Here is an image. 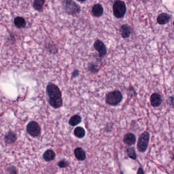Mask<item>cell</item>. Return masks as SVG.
<instances>
[{
  "label": "cell",
  "mask_w": 174,
  "mask_h": 174,
  "mask_svg": "<svg viewBox=\"0 0 174 174\" xmlns=\"http://www.w3.org/2000/svg\"><path fill=\"white\" fill-rule=\"evenodd\" d=\"M121 36L123 38H127L130 36L132 32V29L130 26L125 24L122 25L120 28Z\"/></svg>",
  "instance_id": "obj_12"
},
{
  "label": "cell",
  "mask_w": 174,
  "mask_h": 174,
  "mask_svg": "<svg viewBox=\"0 0 174 174\" xmlns=\"http://www.w3.org/2000/svg\"><path fill=\"white\" fill-rule=\"evenodd\" d=\"M50 105L54 108H59L62 105V99L61 98H50L49 101Z\"/></svg>",
  "instance_id": "obj_16"
},
{
  "label": "cell",
  "mask_w": 174,
  "mask_h": 174,
  "mask_svg": "<svg viewBox=\"0 0 174 174\" xmlns=\"http://www.w3.org/2000/svg\"><path fill=\"white\" fill-rule=\"evenodd\" d=\"M15 26L18 28L24 27L26 26V22L24 18L20 16H17L14 19Z\"/></svg>",
  "instance_id": "obj_19"
},
{
  "label": "cell",
  "mask_w": 174,
  "mask_h": 174,
  "mask_svg": "<svg viewBox=\"0 0 174 174\" xmlns=\"http://www.w3.org/2000/svg\"><path fill=\"white\" fill-rule=\"evenodd\" d=\"M78 1H79V2H85V1H86V0H78Z\"/></svg>",
  "instance_id": "obj_27"
},
{
  "label": "cell",
  "mask_w": 174,
  "mask_h": 174,
  "mask_svg": "<svg viewBox=\"0 0 174 174\" xmlns=\"http://www.w3.org/2000/svg\"><path fill=\"white\" fill-rule=\"evenodd\" d=\"M6 171L9 174H18V171L15 166H9L7 168Z\"/></svg>",
  "instance_id": "obj_24"
},
{
  "label": "cell",
  "mask_w": 174,
  "mask_h": 174,
  "mask_svg": "<svg viewBox=\"0 0 174 174\" xmlns=\"http://www.w3.org/2000/svg\"><path fill=\"white\" fill-rule=\"evenodd\" d=\"M171 18L170 15L168 13H162L159 15V16L157 17V21L159 24H165L169 23Z\"/></svg>",
  "instance_id": "obj_13"
},
{
  "label": "cell",
  "mask_w": 174,
  "mask_h": 174,
  "mask_svg": "<svg viewBox=\"0 0 174 174\" xmlns=\"http://www.w3.org/2000/svg\"><path fill=\"white\" fill-rule=\"evenodd\" d=\"M127 153L128 156L132 160H136L137 157L136 154V150L134 148L131 147L127 149Z\"/></svg>",
  "instance_id": "obj_22"
},
{
  "label": "cell",
  "mask_w": 174,
  "mask_h": 174,
  "mask_svg": "<svg viewBox=\"0 0 174 174\" xmlns=\"http://www.w3.org/2000/svg\"><path fill=\"white\" fill-rule=\"evenodd\" d=\"M150 134L148 131H144L140 135L137 142V149L140 152H145L148 147L150 141Z\"/></svg>",
  "instance_id": "obj_3"
},
{
  "label": "cell",
  "mask_w": 174,
  "mask_h": 174,
  "mask_svg": "<svg viewBox=\"0 0 174 174\" xmlns=\"http://www.w3.org/2000/svg\"><path fill=\"white\" fill-rule=\"evenodd\" d=\"M104 9L103 7L99 4L94 5L92 8V14L95 17H100L103 13Z\"/></svg>",
  "instance_id": "obj_15"
},
{
  "label": "cell",
  "mask_w": 174,
  "mask_h": 174,
  "mask_svg": "<svg viewBox=\"0 0 174 174\" xmlns=\"http://www.w3.org/2000/svg\"><path fill=\"white\" fill-rule=\"evenodd\" d=\"M94 47L95 50L98 52L101 61L103 60L107 53L106 47L105 44H104L103 41L98 39L94 43Z\"/></svg>",
  "instance_id": "obj_7"
},
{
  "label": "cell",
  "mask_w": 174,
  "mask_h": 174,
  "mask_svg": "<svg viewBox=\"0 0 174 174\" xmlns=\"http://www.w3.org/2000/svg\"><path fill=\"white\" fill-rule=\"evenodd\" d=\"M82 122V118L79 114H75L71 117L69 121V124L72 126H76Z\"/></svg>",
  "instance_id": "obj_17"
},
{
  "label": "cell",
  "mask_w": 174,
  "mask_h": 174,
  "mask_svg": "<svg viewBox=\"0 0 174 174\" xmlns=\"http://www.w3.org/2000/svg\"><path fill=\"white\" fill-rule=\"evenodd\" d=\"M137 174H145L144 170L142 168H139L137 171Z\"/></svg>",
  "instance_id": "obj_26"
},
{
  "label": "cell",
  "mask_w": 174,
  "mask_h": 174,
  "mask_svg": "<svg viewBox=\"0 0 174 174\" xmlns=\"http://www.w3.org/2000/svg\"><path fill=\"white\" fill-rule=\"evenodd\" d=\"M56 154L55 152L52 149H48L46 150L42 155V157L45 161L46 162H50L55 160Z\"/></svg>",
  "instance_id": "obj_11"
},
{
  "label": "cell",
  "mask_w": 174,
  "mask_h": 174,
  "mask_svg": "<svg viewBox=\"0 0 174 174\" xmlns=\"http://www.w3.org/2000/svg\"><path fill=\"white\" fill-rule=\"evenodd\" d=\"M122 99V92L119 90H114L107 94L106 102L111 106H116L121 103Z\"/></svg>",
  "instance_id": "obj_1"
},
{
  "label": "cell",
  "mask_w": 174,
  "mask_h": 174,
  "mask_svg": "<svg viewBox=\"0 0 174 174\" xmlns=\"http://www.w3.org/2000/svg\"><path fill=\"white\" fill-rule=\"evenodd\" d=\"M45 0H34L33 4V7L34 9L38 11H42L43 6L45 3Z\"/></svg>",
  "instance_id": "obj_18"
},
{
  "label": "cell",
  "mask_w": 174,
  "mask_h": 174,
  "mask_svg": "<svg viewBox=\"0 0 174 174\" xmlns=\"http://www.w3.org/2000/svg\"><path fill=\"white\" fill-rule=\"evenodd\" d=\"M74 134L76 137L79 138V139H82L85 137L86 132L85 129L79 126V127H77L74 129Z\"/></svg>",
  "instance_id": "obj_20"
},
{
  "label": "cell",
  "mask_w": 174,
  "mask_h": 174,
  "mask_svg": "<svg viewBox=\"0 0 174 174\" xmlns=\"http://www.w3.org/2000/svg\"><path fill=\"white\" fill-rule=\"evenodd\" d=\"M74 154L76 158L80 161L84 160L86 157L85 152L81 147H78L75 149Z\"/></svg>",
  "instance_id": "obj_14"
},
{
  "label": "cell",
  "mask_w": 174,
  "mask_h": 174,
  "mask_svg": "<svg viewBox=\"0 0 174 174\" xmlns=\"http://www.w3.org/2000/svg\"><path fill=\"white\" fill-rule=\"evenodd\" d=\"M17 140V135L13 131H10L5 134L4 137V141L5 143L8 145H12L15 143Z\"/></svg>",
  "instance_id": "obj_9"
},
{
  "label": "cell",
  "mask_w": 174,
  "mask_h": 174,
  "mask_svg": "<svg viewBox=\"0 0 174 174\" xmlns=\"http://www.w3.org/2000/svg\"><path fill=\"white\" fill-rule=\"evenodd\" d=\"M28 134L33 137H37L41 132L40 126L35 121H31L26 127Z\"/></svg>",
  "instance_id": "obj_5"
},
{
  "label": "cell",
  "mask_w": 174,
  "mask_h": 174,
  "mask_svg": "<svg viewBox=\"0 0 174 174\" xmlns=\"http://www.w3.org/2000/svg\"><path fill=\"white\" fill-rule=\"evenodd\" d=\"M150 102L152 106L154 108H158L160 106L162 102L161 95L157 93L152 94L150 97Z\"/></svg>",
  "instance_id": "obj_8"
},
{
  "label": "cell",
  "mask_w": 174,
  "mask_h": 174,
  "mask_svg": "<svg viewBox=\"0 0 174 174\" xmlns=\"http://www.w3.org/2000/svg\"><path fill=\"white\" fill-rule=\"evenodd\" d=\"M142 1H144V2H146L147 0H142Z\"/></svg>",
  "instance_id": "obj_28"
},
{
  "label": "cell",
  "mask_w": 174,
  "mask_h": 174,
  "mask_svg": "<svg viewBox=\"0 0 174 174\" xmlns=\"http://www.w3.org/2000/svg\"><path fill=\"white\" fill-rule=\"evenodd\" d=\"M47 92L50 98H61V92L59 87L55 84L50 83L47 85Z\"/></svg>",
  "instance_id": "obj_6"
},
{
  "label": "cell",
  "mask_w": 174,
  "mask_h": 174,
  "mask_svg": "<svg viewBox=\"0 0 174 174\" xmlns=\"http://www.w3.org/2000/svg\"><path fill=\"white\" fill-rule=\"evenodd\" d=\"M62 5L65 11L68 14L75 15L80 12V7L73 0H65Z\"/></svg>",
  "instance_id": "obj_2"
},
{
  "label": "cell",
  "mask_w": 174,
  "mask_h": 174,
  "mask_svg": "<svg viewBox=\"0 0 174 174\" xmlns=\"http://www.w3.org/2000/svg\"><path fill=\"white\" fill-rule=\"evenodd\" d=\"M88 70L92 74H96L99 71L98 65L97 63H90L88 66Z\"/></svg>",
  "instance_id": "obj_21"
},
{
  "label": "cell",
  "mask_w": 174,
  "mask_h": 174,
  "mask_svg": "<svg viewBox=\"0 0 174 174\" xmlns=\"http://www.w3.org/2000/svg\"><path fill=\"white\" fill-rule=\"evenodd\" d=\"M69 166V163L66 160H65V159L61 160L58 163V166L60 168H67Z\"/></svg>",
  "instance_id": "obj_23"
},
{
  "label": "cell",
  "mask_w": 174,
  "mask_h": 174,
  "mask_svg": "<svg viewBox=\"0 0 174 174\" xmlns=\"http://www.w3.org/2000/svg\"><path fill=\"white\" fill-rule=\"evenodd\" d=\"M126 4L122 1H116L113 5L114 15L118 18L124 17L126 12Z\"/></svg>",
  "instance_id": "obj_4"
},
{
  "label": "cell",
  "mask_w": 174,
  "mask_h": 174,
  "mask_svg": "<svg viewBox=\"0 0 174 174\" xmlns=\"http://www.w3.org/2000/svg\"><path fill=\"white\" fill-rule=\"evenodd\" d=\"M124 142L129 146H132L136 143V135L132 133H128L124 137Z\"/></svg>",
  "instance_id": "obj_10"
},
{
  "label": "cell",
  "mask_w": 174,
  "mask_h": 174,
  "mask_svg": "<svg viewBox=\"0 0 174 174\" xmlns=\"http://www.w3.org/2000/svg\"><path fill=\"white\" fill-rule=\"evenodd\" d=\"M79 74H80V71H79V70H74V71H73L72 74L71 79H74L75 78L79 76Z\"/></svg>",
  "instance_id": "obj_25"
}]
</instances>
